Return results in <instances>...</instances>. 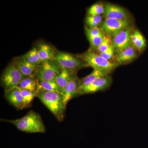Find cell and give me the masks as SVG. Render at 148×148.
I'll return each mask as SVG.
<instances>
[{
    "mask_svg": "<svg viewBox=\"0 0 148 148\" xmlns=\"http://www.w3.org/2000/svg\"><path fill=\"white\" fill-rule=\"evenodd\" d=\"M37 97L58 121L63 120L66 106L64 105L62 92L39 90L37 92Z\"/></svg>",
    "mask_w": 148,
    "mask_h": 148,
    "instance_id": "obj_1",
    "label": "cell"
},
{
    "mask_svg": "<svg viewBox=\"0 0 148 148\" xmlns=\"http://www.w3.org/2000/svg\"><path fill=\"white\" fill-rule=\"evenodd\" d=\"M5 121L12 123L20 131L28 133H45V125L39 114L34 111H30L26 115L18 119Z\"/></svg>",
    "mask_w": 148,
    "mask_h": 148,
    "instance_id": "obj_2",
    "label": "cell"
},
{
    "mask_svg": "<svg viewBox=\"0 0 148 148\" xmlns=\"http://www.w3.org/2000/svg\"><path fill=\"white\" fill-rule=\"evenodd\" d=\"M78 56L88 66H90L95 70H100L108 75L119 66L114 62H111L103 58L92 49Z\"/></svg>",
    "mask_w": 148,
    "mask_h": 148,
    "instance_id": "obj_3",
    "label": "cell"
},
{
    "mask_svg": "<svg viewBox=\"0 0 148 148\" xmlns=\"http://www.w3.org/2000/svg\"><path fill=\"white\" fill-rule=\"evenodd\" d=\"M54 60L61 70L66 69L73 73H76L79 69L88 67L78 56L64 51H56Z\"/></svg>",
    "mask_w": 148,
    "mask_h": 148,
    "instance_id": "obj_4",
    "label": "cell"
},
{
    "mask_svg": "<svg viewBox=\"0 0 148 148\" xmlns=\"http://www.w3.org/2000/svg\"><path fill=\"white\" fill-rule=\"evenodd\" d=\"M24 77L12 63L4 70L2 75V84L5 91H8L18 86Z\"/></svg>",
    "mask_w": 148,
    "mask_h": 148,
    "instance_id": "obj_5",
    "label": "cell"
},
{
    "mask_svg": "<svg viewBox=\"0 0 148 148\" xmlns=\"http://www.w3.org/2000/svg\"><path fill=\"white\" fill-rule=\"evenodd\" d=\"M61 69L54 60L42 61L36 76L37 79L54 81Z\"/></svg>",
    "mask_w": 148,
    "mask_h": 148,
    "instance_id": "obj_6",
    "label": "cell"
},
{
    "mask_svg": "<svg viewBox=\"0 0 148 148\" xmlns=\"http://www.w3.org/2000/svg\"><path fill=\"white\" fill-rule=\"evenodd\" d=\"M130 19L106 18L103 22L101 28L106 35L112 38L115 35L132 27Z\"/></svg>",
    "mask_w": 148,
    "mask_h": 148,
    "instance_id": "obj_7",
    "label": "cell"
},
{
    "mask_svg": "<svg viewBox=\"0 0 148 148\" xmlns=\"http://www.w3.org/2000/svg\"><path fill=\"white\" fill-rule=\"evenodd\" d=\"M112 82V79L109 75L100 77L87 86L79 88L77 95L95 93L103 91L110 87Z\"/></svg>",
    "mask_w": 148,
    "mask_h": 148,
    "instance_id": "obj_8",
    "label": "cell"
},
{
    "mask_svg": "<svg viewBox=\"0 0 148 148\" xmlns=\"http://www.w3.org/2000/svg\"><path fill=\"white\" fill-rule=\"evenodd\" d=\"M133 27H130L119 32L111 38L112 44L116 53L131 45V35Z\"/></svg>",
    "mask_w": 148,
    "mask_h": 148,
    "instance_id": "obj_9",
    "label": "cell"
},
{
    "mask_svg": "<svg viewBox=\"0 0 148 148\" xmlns=\"http://www.w3.org/2000/svg\"><path fill=\"white\" fill-rule=\"evenodd\" d=\"M12 63L16 66L24 77H36L40 65H35L29 63L22 56L14 58Z\"/></svg>",
    "mask_w": 148,
    "mask_h": 148,
    "instance_id": "obj_10",
    "label": "cell"
},
{
    "mask_svg": "<svg viewBox=\"0 0 148 148\" xmlns=\"http://www.w3.org/2000/svg\"><path fill=\"white\" fill-rule=\"evenodd\" d=\"M104 5L105 11L103 14L106 18L130 19L129 12L120 6L109 3H106Z\"/></svg>",
    "mask_w": 148,
    "mask_h": 148,
    "instance_id": "obj_11",
    "label": "cell"
},
{
    "mask_svg": "<svg viewBox=\"0 0 148 148\" xmlns=\"http://www.w3.org/2000/svg\"><path fill=\"white\" fill-rule=\"evenodd\" d=\"M80 85V79L76 74L74 75L71 79L62 90L64 105L66 106L71 99L77 95L78 90Z\"/></svg>",
    "mask_w": 148,
    "mask_h": 148,
    "instance_id": "obj_12",
    "label": "cell"
},
{
    "mask_svg": "<svg viewBox=\"0 0 148 148\" xmlns=\"http://www.w3.org/2000/svg\"><path fill=\"white\" fill-rule=\"evenodd\" d=\"M138 53L136 49L132 45L116 53L114 57V63L120 65L130 63L137 58Z\"/></svg>",
    "mask_w": 148,
    "mask_h": 148,
    "instance_id": "obj_13",
    "label": "cell"
},
{
    "mask_svg": "<svg viewBox=\"0 0 148 148\" xmlns=\"http://www.w3.org/2000/svg\"><path fill=\"white\" fill-rule=\"evenodd\" d=\"M5 97L9 103L18 110L24 108L23 98L19 88L5 91Z\"/></svg>",
    "mask_w": 148,
    "mask_h": 148,
    "instance_id": "obj_14",
    "label": "cell"
},
{
    "mask_svg": "<svg viewBox=\"0 0 148 148\" xmlns=\"http://www.w3.org/2000/svg\"><path fill=\"white\" fill-rule=\"evenodd\" d=\"M40 57L42 61L54 60L56 51L50 45L45 42L40 43L38 48Z\"/></svg>",
    "mask_w": 148,
    "mask_h": 148,
    "instance_id": "obj_15",
    "label": "cell"
},
{
    "mask_svg": "<svg viewBox=\"0 0 148 148\" xmlns=\"http://www.w3.org/2000/svg\"><path fill=\"white\" fill-rule=\"evenodd\" d=\"M131 45L139 51L144 50L147 45L145 39L141 32L137 29L133 30L131 34Z\"/></svg>",
    "mask_w": 148,
    "mask_h": 148,
    "instance_id": "obj_16",
    "label": "cell"
},
{
    "mask_svg": "<svg viewBox=\"0 0 148 148\" xmlns=\"http://www.w3.org/2000/svg\"><path fill=\"white\" fill-rule=\"evenodd\" d=\"M76 73H73L66 69H62L56 78L55 81L59 87L63 90L68 84L74 75ZM62 92V91H61Z\"/></svg>",
    "mask_w": 148,
    "mask_h": 148,
    "instance_id": "obj_17",
    "label": "cell"
},
{
    "mask_svg": "<svg viewBox=\"0 0 148 148\" xmlns=\"http://www.w3.org/2000/svg\"><path fill=\"white\" fill-rule=\"evenodd\" d=\"M17 87L20 89L30 90L37 93L38 90V81L35 77H24Z\"/></svg>",
    "mask_w": 148,
    "mask_h": 148,
    "instance_id": "obj_18",
    "label": "cell"
},
{
    "mask_svg": "<svg viewBox=\"0 0 148 148\" xmlns=\"http://www.w3.org/2000/svg\"><path fill=\"white\" fill-rule=\"evenodd\" d=\"M37 79L38 86V91L40 90L59 92L62 91L61 88L59 87L55 80L45 81Z\"/></svg>",
    "mask_w": 148,
    "mask_h": 148,
    "instance_id": "obj_19",
    "label": "cell"
},
{
    "mask_svg": "<svg viewBox=\"0 0 148 148\" xmlns=\"http://www.w3.org/2000/svg\"><path fill=\"white\" fill-rule=\"evenodd\" d=\"M107 75L108 74H107L100 70L93 69V71L91 73L80 79V85L79 88L87 86L100 77Z\"/></svg>",
    "mask_w": 148,
    "mask_h": 148,
    "instance_id": "obj_20",
    "label": "cell"
},
{
    "mask_svg": "<svg viewBox=\"0 0 148 148\" xmlns=\"http://www.w3.org/2000/svg\"><path fill=\"white\" fill-rule=\"evenodd\" d=\"M22 56L29 63L35 65H40L42 62L40 57L38 49L37 47L33 48Z\"/></svg>",
    "mask_w": 148,
    "mask_h": 148,
    "instance_id": "obj_21",
    "label": "cell"
},
{
    "mask_svg": "<svg viewBox=\"0 0 148 148\" xmlns=\"http://www.w3.org/2000/svg\"><path fill=\"white\" fill-rule=\"evenodd\" d=\"M20 90L23 98L24 108L29 107L31 106L34 98L37 97V93L29 90L21 89Z\"/></svg>",
    "mask_w": 148,
    "mask_h": 148,
    "instance_id": "obj_22",
    "label": "cell"
},
{
    "mask_svg": "<svg viewBox=\"0 0 148 148\" xmlns=\"http://www.w3.org/2000/svg\"><path fill=\"white\" fill-rule=\"evenodd\" d=\"M102 15H88L85 18V22L88 27H98L102 23Z\"/></svg>",
    "mask_w": 148,
    "mask_h": 148,
    "instance_id": "obj_23",
    "label": "cell"
},
{
    "mask_svg": "<svg viewBox=\"0 0 148 148\" xmlns=\"http://www.w3.org/2000/svg\"><path fill=\"white\" fill-rule=\"evenodd\" d=\"M104 4L101 3L94 4L89 8L87 10L88 15H100L104 13Z\"/></svg>",
    "mask_w": 148,
    "mask_h": 148,
    "instance_id": "obj_24",
    "label": "cell"
},
{
    "mask_svg": "<svg viewBox=\"0 0 148 148\" xmlns=\"http://www.w3.org/2000/svg\"><path fill=\"white\" fill-rule=\"evenodd\" d=\"M88 41L90 43L91 48L92 50H96L97 48L101 44V42L103 41V38L105 36H94L91 35L86 34Z\"/></svg>",
    "mask_w": 148,
    "mask_h": 148,
    "instance_id": "obj_25",
    "label": "cell"
},
{
    "mask_svg": "<svg viewBox=\"0 0 148 148\" xmlns=\"http://www.w3.org/2000/svg\"><path fill=\"white\" fill-rule=\"evenodd\" d=\"M112 45V44L111 37L109 36L108 35H106L104 37L101 44L97 48L96 50L99 53H102L108 49Z\"/></svg>",
    "mask_w": 148,
    "mask_h": 148,
    "instance_id": "obj_26",
    "label": "cell"
},
{
    "mask_svg": "<svg viewBox=\"0 0 148 148\" xmlns=\"http://www.w3.org/2000/svg\"><path fill=\"white\" fill-rule=\"evenodd\" d=\"M86 34L97 36H104L106 35L103 30L100 27H95L90 28L88 27H85Z\"/></svg>",
    "mask_w": 148,
    "mask_h": 148,
    "instance_id": "obj_27",
    "label": "cell"
},
{
    "mask_svg": "<svg viewBox=\"0 0 148 148\" xmlns=\"http://www.w3.org/2000/svg\"><path fill=\"white\" fill-rule=\"evenodd\" d=\"M115 52V50L113 46L112 45L108 49L104 52L99 53V54L103 58L109 61V60L113 57Z\"/></svg>",
    "mask_w": 148,
    "mask_h": 148,
    "instance_id": "obj_28",
    "label": "cell"
}]
</instances>
